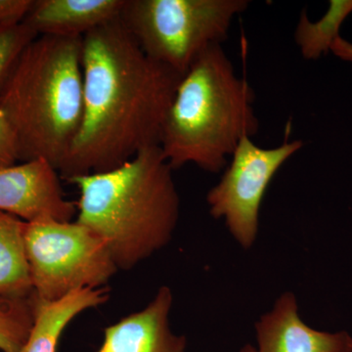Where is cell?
Returning <instances> with one entry per match:
<instances>
[{"instance_id":"cell-1","label":"cell","mask_w":352,"mask_h":352,"mask_svg":"<svg viewBox=\"0 0 352 352\" xmlns=\"http://www.w3.org/2000/svg\"><path fill=\"white\" fill-rule=\"evenodd\" d=\"M82 124L58 171L66 180L160 146L182 76L148 56L120 17L82 36Z\"/></svg>"},{"instance_id":"cell-2","label":"cell","mask_w":352,"mask_h":352,"mask_svg":"<svg viewBox=\"0 0 352 352\" xmlns=\"http://www.w3.org/2000/svg\"><path fill=\"white\" fill-rule=\"evenodd\" d=\"M160 146L113 170L74 176L80 190L76 221L105 241L118 270L129 271L173 240L180 198Z\"/></svg>"},{"instance_id":"cell-3","label":"cell","mask_w":352,"mask_h":352,"mask_svg":"<svg viewBox=\"0 0 352 352\" xmlns=\"http://www.w3.org/2000/svg\"><path fill=\"white\" fill-rule=\"evenodd\" d=\"M254 101L221 44L204 51L180 78L162 131L160 148L170 168L224 170L241 140L258 133Z\"/></svg>"},{"instance_id":"cell-4","label":"cell","mask_w":352,"mask_h":352,"mask_svg":"<svg viewBox=\"0 0 352 352\" xmlns=\"http://www.w3.org/2000/svg\"><path fill=\"white\" fill-rule=\"evenodd\" d=\"M0 112L17 136L21 162L44 160L59 171L82 124V36L34 39L0 97Z\"/></svg>"},{"instance_id":"cell-5","label":"cell","mask_w":352,"mask_h":352,"mask_svg":"<svg viewBox=\"0 0 352 352\" xmlns=\"http://www.w3.org/2000/svg\"><path fill=\"white\" fill-rule=\"evenodd\" d=\"M249 0H126L120 19L148 55L186 73L204 51L228 38Z\"/></svg>"},{"instance_id":"cell-6","label":"cell","mask_w":352,"mask_h":352,"mask_svg":"<svg viewBox=\"0 0 352 352\" xmlns=\"http://www.w3.org/2000/svg\"><path fill=\"white\" fill-rule=\"evenodd\" d=\"M25 245L38 302L102 288L119 271L105 241L78 221L25 222Z\"/></svg>"},{"instance_id":"cell-7","label":"cell","mask_w":352,"mask_h":352,"mask_svg":"<svg viewBox=\"0 0 352 352\" xmlns=\"http://www.w3.org/2000/svg\"><path fill=\"white\" fill-rule=\"evenodd\" d=\"M300 140L263 148L251 138L241 140L217 185L208 191L210 214L222 219L229 233L245 250L258 239L261 203L277 171L302 149Z\"/></svg>"},{"instance_id":"cell-8","label":"cell","mask_w":352,"mask_h":352,"mask_svg":"<svg viewBox=\"0 0 352 352\" xmlns=\"http://www.w3.org/2000/svg\"><path fill=\"white\" fill-rule=\"evenodd\" d=\"M58 173L44 160L0 168V212L25 222L71 221L76 204L67 200Z\"/></svg>"},{"instance_id":"cell-9","label":"cell","mask_w":352,"mask_h":352,"mask_svg":"<svg viewBox=\"0 0 352 352\" xmlns=\"http://www.w3.org/2000/svg\"><path fill=\"white\" fill-rule=\"evenodd\" d=\"M254 330L256 346L245 344L239 352H352L351 333L324 332L308 326L292 292L279 296Z\"/></svg>"},{"instance_id":"cell-10","label":"cell","mask_w":352,"mask_h":352,"mask_svg":"<svg viewBox=\"0 0 352 352\" xmlns=\"http://www.w3.org/2000/svg\"><path fill=\"white\" fill-rule=\"evenodd\" d=\"M173 303L170 287L162 286L144 309L105 329L98 352H186V337L170 327Z\"/></svg>"},{"instance_id":"cell-11","label":"cell","mask_w":352,"mask_h":352,"mask_svg":"<svg viewBox=\"0 0 352 352\" xmlns=\"http://www.w3.org/2000/svg\"><path fill=\"white\" fill-rule=\"evenodd\" d=\"M126 0H34L24 24L38 36H83L120 17Z\"/></svg>"},{"instance_id":"cell-12","label":"cell","mask_w":352,"mask_h":352,"mask_svg":"<svg viewBox=\"0 0 352 352\" xmlns=\"http://www.w3.org/2000/svg\"><path fill=\"white\" fill-rule=\"evenodd\" d=\"M109 296L107 287H102L78 289L54 302L34 300L36 319L29 340L21 352H57L59 340L69 324L87 309L104 305Z\"/></svg>"},{"instance_id":"cell-13","label":"cell","mask_w":352,"mask_h":352,"mask_svg":"<svg viewBox=\"0 0 352 352\" xmlns=\"http://www.w3.org/2000/svg\"><path fill=\"white\" fill-rule=\"evenodd\" d=\"M25 221L0 212V296L15 300L34 295L25 245Z\"/></svg>"},{"instance_id":"cell-14","label":"cell","mask_w":352,"mask_h":352,"mask_svg":"<svg viewBox=\"0 0 352 352\" xmlns=\"http://www.w3.org/2000/svg\"><path fill=\"white\" fill-rule=\"evenodd\" d=\"M352 13V0H331L325 15L311 22L307 12L300 14L296 25L295 41L305 60H318L331 51L340 36L342 23Z\"/></svg>"},{"instance_id":"cell-15","label":"cell","mask_w":352,"mask_h":352,"mask_svg":"<svg viewBox=\"0 0 352 352\" xmlns=\"http://www.w3.org/2000/svg\"><path fill=\"white\" fill-rule=\"evenodd\" d=\"M36 305L34 298L0 296V351L21 352L34 327Z\"/></svg>"},{"instance_id":"cell-16","label":"cell","mask_w":352,"mask_h":352,"mask_svg":"<svg viewBox=\"0 0 352 352\" xmlns=\"http://www.w3.org/2000/svg\"><path fill=\"white\" fill-rule=\"evenodd\" d=\"M38 36V34L24 23L0 30V97L25 48Z\"/></svg>"},{"instance_id":"cell-17","label":"cell","mask_w":352,"mask_h":352,"mask_svg":"<svg viewBox=\"0 0 352 352\" xmlns=\"http://www.w3.org/2000/svg\"><path fill=\"white\" fill-rule=\"evenodd\" d=\"M20 161L19 144L13 127L0 112V168L15 166Z\"/></svg>"},{"instance_id":"cell-18","label":"cell","mask_w":352,"mask_h":352,"mask_svg":"<svg viewBox=\"0 0 352 352\" xmlns=\"http://www.w3.org/2000/svg\"><path fill=\"white\" fill-rule=\"evenodd\" d=\"M32 4L34 0H0V30L23 24Z\"/></svg>"},{"instance_id":"cell-19","label":"cell","mask_w":352,"mask_h":352,"mask_svg":"<svg viewBox=\"0 0 352 352\" xmlns=\"http://www.w3.org/2000/svg\"><path fill=\"white\" fill-rule=\"evenodd\" d=\"M331 51L344 61L351 62L352 63V43L339 36L333 41Z\"/></svg>"}]
</instances>
